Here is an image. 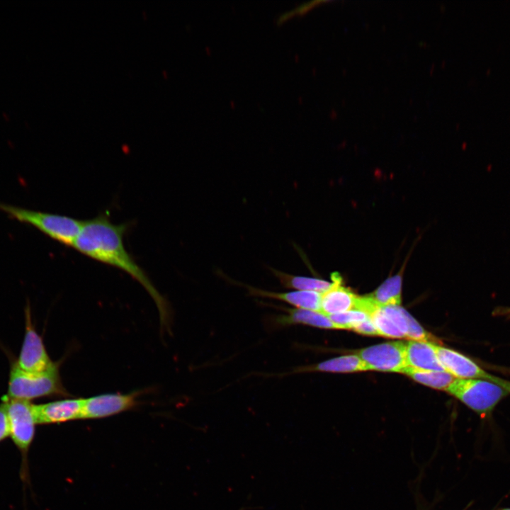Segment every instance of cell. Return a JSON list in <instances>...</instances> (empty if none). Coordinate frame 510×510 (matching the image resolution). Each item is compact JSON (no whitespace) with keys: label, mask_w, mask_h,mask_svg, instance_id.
I'll return each mask as SVG.
<instances>
[{"label":"cell","mask_w":510,"mask_h":510,"mask_svg":"<svg viewBox=\"0 0 510 510\" xmlns=\"http://www.w3.org/2000/svg\"><path fill=\"white\" fill-rule=\"evenodd\" d=\"M129 227L128 222L115 224L107 212L101 213L83 220L72 247L93 260L124 271L137 280L155 302L161 324L168 327L170 312L167 302L125 246L124 235Z\"/></svg>","instance_id":"obj_1"},{"label":"cell","mask_w":510,"mask_h":510,"mask_svg":"<svg viewBox=\"0 0 510 510\" xmlns=\"http://www.w3.org/2000/svg\"><path fill=\"white\" fill-rule=\"evenodd\" d=\"M10 368L7 392L8 399L32 400L52 396L65 395L59 371V363L42 373H28L18 368L12 361Z\"/></svg>","instance_id":"obj_2"},{"label":"cell","mask_w":510,"mask_h":510,"mask_svg":"<svg viewBox=\"0 0 510 510\" xmlns=\"http://www.w3.org/2000/svg\"><path fill=\"white\" fill-rule=\"evenodd\" d=\"M0 210L11 218L30 225L57 242L73 246L83 220L69 216L35 211L0 203Z\"/></svg>","instance_id":"obj_3"},{"label":"cell","mask_w":510,"mask_h":510,"mask_svg":"<svg viewBox=\"0 0 510 510\" xmlns=\"http://www.w3.org/2000/svg\"><path fill=\"white\" fill-rule=\"evenodd\" d=\"M446 391L482 417L509 395L501 386L479 379L455 378Z\"/></svg>","instance_id":"obj_4"},{"label":"cell","mask_w":510,"mask_h":510,"mask_svg":"<svg viewBox=\"0 0 510 510\" xmlns=\"http://www.w3.org/2000/svg\"><path fill=\"white\" fill-rule=\"evenodd\" d=\"M6 402L10 436L22 454L23 466L27 467V455L33 442L37 425L33 403L23 400L8 399Z\"/></svg>","instance_id":"obj_5"},{"label":"cell","mask_w":510,"mask_h":510,"mask_svg":"<svg viewBox=\"0 0 510 510\" xmlns=\"http://www.w3.org/2000/svg\"><path fill=\"white\" fill-rule=\"evenodd\" d=\"M25 332L16 361L21 370L28 373H42L50 369L53 362L45 348L42 338L38 333L32 321L29 303L25 307Z\"/></svg>","instance_id":"obj_6"},{"label":"cell","mask_w":510,"mask_h":510,"mask_svg":"<svg viewBox=\"0 0 510 510\" xmlns=\"http://www.w3.org/2000/svg\"><path fill=\"white\" fill-rule=\"evenodd\" d=\"M369 370L402 373L407 366L405 343L390 341L362 348L356 353Z\"/></svg>","instance_id":"obj_7"},{"label":"cell","mask_w":510,"mask_h":510,"mask_svg":"<svg viewBox=\"0 0 510 510\" xmlns=\"http://www.w3.org/2000/svg\"><path fill=\"white\" fill-rule=\"evenodd\" d=\"M139 394L108 393L84 398L80 419L104 418L132 409L137 404Z\"/></svg>","instance_id":"obj_8"},{"label":"cell","mask_w":510,"mask_h":510,"mask_svg":"<svg viewBox=\"0 0 510 510\" xmlns=\"http://www.w3.org/2000/svg\"><path fill=\"white\" fill-rule=\"evenodd\" d=\"M83 403L84 398H72L33 404L36 424H59L80 419Z\"/></svg>","instance_id":"obj_9"},{"label":"cell","mask_w":510,"mask_h":510,"mask_svg":"<svg viewBox=\"0 0 510 510\" xmlns=\"http://www.w3.org/2000/svg\"><path fill=\"white\" fill-rule=\"evenodd\" d=\"M331 278L330 287L322 293L321 312L332 315L354 310L358 295L344 285L338 273H333Z\"/></svg>","instance_id":"obj_10"},{"label":"cell","mask_w":510,"mask_h":510,"mask_svg":"<svg viewBox=\"0 0 510 510\" xmlns=\"http://www.w3.org/2000/svg\"><path fill=\"white\" fill-rule=\"evenodd\" d=\"M251 295L283 301L295 308L321 312L322 293L314 291L294 290L274 292L247 286Z\"/></svg>","instance_id":"obj_11"},{"label":"cell","mask_w":510,"mask_h":510,"mask_svg":"<svg viewBox=\"0 0 510 510\" xmlns=\"http://www.w3.org/2000/svg\"><path fill=\"white\" fill-rule=\"evenodd\" d=\"M281 310L285 313L273 318V324L276 326L302 324L321 329H339V327L322 312L288 307H281Z\"/></svg>","instance_id":"obj_12"},{"label":"cell","mask_w":510,"mask_h":510,"mask_svg":"<svg viewBox=\"0 0 510 510\" xmlns=\"http://www.w3.org/2000/svg\"><path fill=\"white\" fill-rule=\"evenodd\" d=\"M407 366L426 370L445 371L432 342L409 341L405 343Z\"/></svg>","instance_id":"obj_13"},{"label":"cell","mask_w":510,"mask_h":510,"mask_svg":"<svg viewBox=\"0 0 510 510\" xmlns=\"http://www.w3.org/2000/svg\"><path fill=\"white\" fill-rule=\"evenodd\" d=\"M369 370L366 363L356 354L329 359L319 363L300 367L293 373L308 372L353 373Z\"/></svg>","instance_id":"obj_14"},{"label":"cell","mask_w":510,"mask_h":510,"mask_svg":"<svg viewBox=\"0 0 510 510\" xmlns=\"http://www.w3.org/2000/svg\"><path fill=\"white\" fill-rule=\"evenodd\" d=\"M271 271L285 288L322 293L331 285V282L318 278L293 275L274 268H271Z\"/></svg>","instance_id":"obj_15"},{"label":"cell","mask_w":510,"mask_h":510,"mask_svg":"<svg viewBox=\"0 0 510 510\" xmlns=\"http://www.w3.org/2000/svg\"><path fill=\"white\" fill-rule=\"evenodd\" d=\"M402 271L387 278L375 290L368 295L379 307L400 305Z\"/></svg>","instance_id":"obj_16"},{"label":"cell","mask_w":510,"mask_h":510,"mask_svg":"<svg viewBox=\"0 0 510 510\" xmlns=\"http://www.w3.org/2000/svg\"><path fill=\"white\" fill-rule=\"evenodd\" d=\"M402 373L407 375L421 384L443 390H446L455 379L446 371L420 370L409 366H407Z\"/></svg>","instance_id":"obj_17"},{"label":"cell","mask_w":510,"mask_h":510,"mask_svg":"<svg viewBox=\"0 0 510 510\" xmlns=\"http://www.w3.org/2000/svg\"><path fill=\"white\" fill-rule=\"evenodd\" d=\"M370 317L379 336L388 338H404L393 321L383 312L381 307H377L370 314Z\"/></svg>","instance_id":"obj_18"},{"label":"cell","mask_w":510,"mask_h":510,"mask_svg":"<svg viewBox=\"0 0 510 510\" xmlns=\"http://www.w3.org/2000/svg\"><path fill=\"white\" fill-rule=\"evenodd\" d=\"M330 320L337 325L339 329H350L356 324L370 318L363 311L351 310L343 313L327 315Z\"/></svg>","instance_id":"obj_19"},{"label":"cell","mask_w":510,"mask_h":510,"mask_svg":"<svg viewBox=\"0 0 510 510\" xmlns=\"http://www.w3.org/2000/svg\"><path fill=\"white\" fill-rule=\"evenodd\" d=\"M10 436L9 423L6 402L1 400L0 403V441Z\"/></svg>","instance_id":"obj_20"},{"label":"cell","mask_w":510,"mask_h":510,"mask_svg":"<svg viewBox=\"0 0 510 510\" xmlns=\"http://www.w3.org/2000/svg\"><path fill=\"white\" fill-rule=\"evenodd\" d=\"M353 331L365 335L376 336L378 335L376 329L371 321L370 317L367 320L362 322L356 326L352 329Z\"/></svg>","instance_id":"obj_21"},{"label":"cell","mask_w":510,"mask_h":510,"mask_svg":"<svg viewBox=\"0 0 510 510\" xmlns=\"http://www.w3.org/2000/svg\"><path fill=\"white\" fill-rule=\"evenodd\" d=\"M500 510H510V509H509V508H506V509H500Z\"/></svg>","instance_id":"obj_22"}]
</instances>
